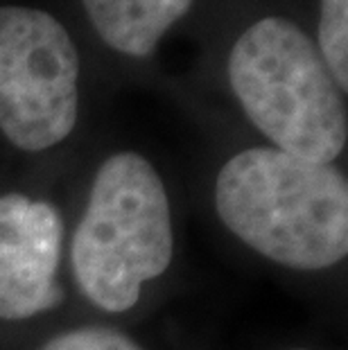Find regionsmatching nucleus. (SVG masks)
<instances>
[{
  "mask_svg": "<svg viewBox=\"0 0 348 350\" xmlns=\"http://www.w3.org/2000/svg\"><path fill=\"white\" fill-rule=\"evenodd\" d=\"M215 206L233 235L290 269H328L348 253V183L330 163L244 150L219 170Z\"/></svg>",
  "mask_w": 348,
  "mask_h": 350,
  "instance_id": "obj_1",
  "label": "nucleus"
},
{
  "mask_svg": "<svg viewBox=\"0 0 348 350\" xmlns=\"http://www.w3.org/2000/svg\"><path fill=\"white\" fill-rule=\"evenodd\" d=\"M228 79L276 150L312 163L344 152V100L319 48L292 21L269 16L244 29L228 55Z\"/></svg>",
  "mask_w": 348,
  "mask_h": 350,
  "instance_id": "obj_2",
  "label": "nucleus"
},
{
  "mask_svg": "<svg viewBox=\"0 0 348 350\" xmlns=\"http://www.w3.org/2000/svg\"><path fill=\"white\" fill-rule=\"evenodd\" d=\"M172 215L157 170L140 154L102 163L72 235V271L81 294L107 312H127L147 280L172 262Z\"/></svg>",
  "mask_w": 348,
  "mask_h": 350,
  "instance_id": "obj_3",
  "label": "nucleus"
},
{
  "mask_svg": "<svg viewBox=\"0 0 348 350\" xmlns=\"http://www.w3.org/2000/svg\"><path fill=\"white\" fill-rule=\"evenodd\" d=\"M79 55L48 12L0 7V129L12 145L43 152L70 136L79 109Z\"/></svg>",
  "mask_w": 348,
  "mask_h": 350,
  "instance_id": "obj_4",
  "label": "nucleus"
},
{
  "mask_svg": "<svg viewBox=\"0 0 348 350\" xmlns=\"http://www.w3.org/2000/svg\"><path fill=\"white\" fill-rule=\"evenodd\" d=\"M64 224L55 206L25 195L0 197V319L21 321L57 308Z\"/></svg>",
  "mask_w": 348,
  "mask_h": 350,
  "instance_id": "obj_5",
  "label": "nucleus"
},
{
  "mask_svg": "<svg viewBox=\"0 0 348 350\" xmlns=\"http://www.w3.org/2000/svg\"><path fill=\"white\" fill-rule=\"evenodd\" d=\"M100 39L122 55L150 57L192 0H81Z\"/></svg>",
  "mask_w": 348,
  "mask_h": 350,
  "instance_id": "obj_6",
  "label": "nucleus"
},
{
  "mask_svg": "<svg viewBox=\"0 0 348 350\" xmlns=\"http://www.w3.org/2000/svg\"><path fill=\"white\" fill-rule=\"evenodd\" d=\"M319 55L337 88L348 91V0H321Z\"/></svg>",
  "mask_w": 348,
  "mask_h": 350,
  "instance_id": "obj_7",
  "label": "nucleus"
},
{
  "mask_svg": "<svg viewBox=\"0 0 348 350\" xmlns=\"http://www.w3.org/2000/svg\"><path fill=\"white\" fill-rule=\"evenodd\" d=\"M41 350H143L127 334L111 327H77L57 334Z\"/></svg>",
  "mask_w": 348,
  "mask_h": 350,
  "instance_id": "obj_8",
  "label": "nucleus"
},
{
  "mask_svg": "<svg viewBox=\"0 0 348 350\" xmlns=\"http://www.w3.org/2000/svg\"><path fill=\"white\" fill-rule=\"evenodd\" d=\"M294 350H303V348H294Z\"/></svg>",
  "mask_w": 348,
  "mask_h": 350,
  "instance_id": "obj_9",
  "label": "nucleus"
}]
</instances>
